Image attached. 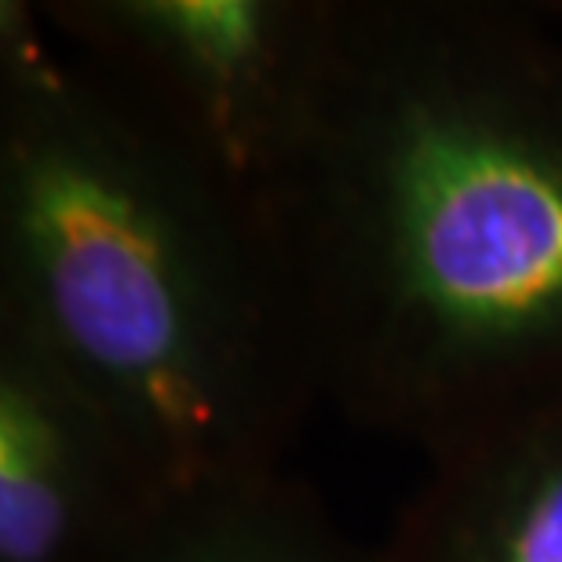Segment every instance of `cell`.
<instances>
[{
	"label": "cell",
	"instance_id": "277c9868",
	"mask_svg": "<svg viewBox=\"0 0 562 562\" xmlns=\"http://www.w3.org/2000/svg\"><path fill=\"white\" fill-rule=\"evenodd\" d=\"M168 501L114 420L0 325V562H121Z\"/></svg>",
	"mask_w": 562,
	"mask_h": 562
},
{
	"label": "cell",
	"instance_id": "5b68a950",
	"mask_svg": "<svg viewBox=\"0 0 562 562\" xmlns=\"http://www.w3.org/2000/svg\"><path fill=\"white\" fill-rule=\"evenodd\" d=\"M384 562H562V409L427 460Z\"/></svg>",
	"mask_w": 562,
	"mask_h": 562
},
{
	"label": "cell",
	"instance_id": "8992f818",
	"mask_svg": "<svg viewBox=\"0 0 562 562\" xmlns=\"http://www.w3.org/2000/svg\"><path fill=\"white\" fill-rule=\"evenodd\" d=\"M121 562H384L289 471L172 497Z\"/></svg>",
	"mask_w": 562,
	"mask_h": 562
},
{
	"label": "cell",
	"instance_id": "6da1fadb",
	"mask_svg": "<svg viewBox=\"0 0 562 562\" xmlns=\"http://www.w3.org/2000/svg\"><path fill=\"white\" fill-rule=\"evenodd\" d=\"M260 201L358 427L431 460L562 409V4L329 0Z\"/></svg>",
	"mask_w": 562,
	"mask_h": 562
},
{
	"label": "cell",
	"instance_id": "7a4b0ae2",
	"mask_svg": "<svg viewBox=\"0 0 562 562\" xmlns=\"http://www.w3.org/2000/svg\"><path fill=\"white\" fill-rule=\"evenodd\" d=\"M0 325L106 413L168 497L285 471L322 398L260 198L0 4Z\"/></svg>",
	"mask_w": 562,
	"mask_h": 562
},
{
	"label": "cell",
	"instance_id": "3957f363",
	"mask_svg": "<svg viewBox=\"0 0 562 562\" xmlns=\"http://www.w3.org/2000/svg\"><path fill=\"white\" fill-rule=\"evenodd\" d=\"M41 8L146 114L263 194L307 99L329 0H41Z\"/></svg>",
	"mask_w": 562,
	"mask_h": 562
}]
</instances>
